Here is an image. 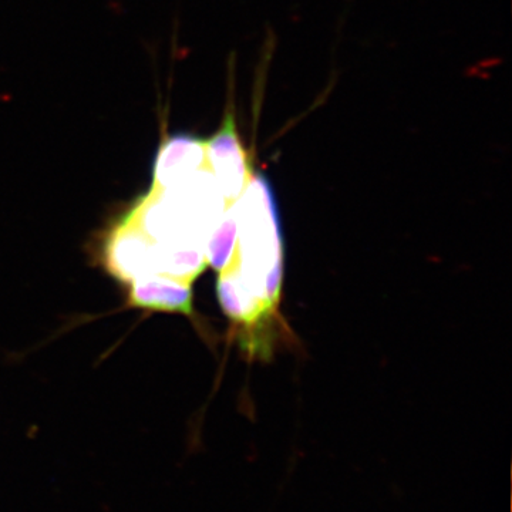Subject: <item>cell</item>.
I'll use <instances>...</instances> for the list:
<instances>
[{
    "mask_svg": "<svg viewBox=\"0 0 512 512\" xmlns=\"http://www.w3.org/2000/svg\"><path fill=\"white\" fill-rule=\"evenodd\" d=\"M127 305L146 311L194 315L192 284L160 274L138 276L128 282Z\"/></svg>",
    "mask_w": 512,
    "mask_h": 512,
    "instance_id": "cell-4",
    "label": "cell"
},
{
    "mask_svg": "<svg viewBox=\"0 0 512 512\" xmlns=\"http://www.w3.org/2000/svg\"><path fill=\"white\" fill-rule=\"evenodd\" d=\"M205 140L192 134H164L158 147L151 188L161 190L195 173L205 164Z\"/></svg>",
    "mask_w": 512,
    "mask_h": 512,
    "instance_id": "cell-5",
    "label": "cell"
},
{
    "mask_svg": "<svg viewBox=\"0 0 512 512\" xmlns=\"http://www.w3.org/2000/svg\"><path fill=\"white\" fill-rule=\"evenodd\" d=\"M205 157L224 197L229 202L237 201L247 188L254 170L247 148L239 137L237 119L231 106L227 107L217 133L210 140H205Z\"/></svg>",
    "mask_w": 512,
    "mask_h": 512,
    "instance_id": "cell-2",
    "label": "cell"
},
{
    "mask_svg": "<svg viewBox=\"0 0 512 512\" xmlns=\"http://www.w3.org/2000/svg\"><path fill=\"white\" fill-rule=\"evenodd\" d=\"M234 205L237 244L218 274L217 295L229 319L251 326L274 313L282 284L281 229L268 178L254 173Z\"/></svg>",
    "mask_w": 512,
    "mask_h": 512,
    "instance_id": "cell-1",
    "label": "cell"
},
{
    "mask_svg": "<svg viewBox=\"0 0 512 512\" xmlns=\"http://www.w3.org/2000/svg\"><path fill=\"white\" fill-rule=\"evenodd\" d=\"M157 248V242L123 218L107 239L104 264L111 275L130 282L138 276L156 274Z\"/></svg>",
    "mask_w": 512,
    "mask_h": 512,
    "instance_id": "cell-3",
    "label": "cell"
}]
</instances>
